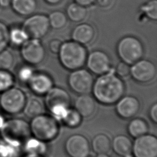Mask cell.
I'll use <instances>...</instances> for the list:
<instances>
[{"mask_svg":"<svg viewBox=\"0 0 157 157\" xmlns=\"http://www.w3.org/2000/svg\"><path fill=\"white\" fill-rule=\"evenodd\" d=\"M124 90V82L113 69L99 75L94 81L91 90L94 99L106 105L115 104L123 96Z\"/></svg>","mask_w":157,"mask_h":157,"instance_id":"cell-1","label":"cell"},{"mask_svg":"<svg viewBox=\"0 0 157 157\" xmlns=\"http://www.w3.org/2000/svg\"><path fill=\"white\" fill-rule=\"evenodd\" d=\"M58 54L61 65L71 71L82 68L86 63L88 55L84 45L74 40L62 43Z\"/></svg>","mask_w":157,"mask_h":157,"instance_id":"cell-2","label":"cell"},{"mask_svg":"<svg viewBox=\"0 0 157 157\" xmlns=\"http://www.w3.org/2000/svg\"><path fill=\"white\" fill-rule=\"evenodd\" d=\"M29 124L31 134L46 143L56 139L59 133V121L51 115H39L31 118Z\"/></svg>","mask_w":157,"mask_h":157,"instance_id":"cell-3","label":"cell"},{"mask_svg":"<svg viewBox=\"0 0 157 157\" xmlns=\"http://www.w3.org/2000/svg\"><path fill=\"white\" fill-rule=\"evenodd\" d=\"M71 97L68 92L58 86H53L44 95V104L51 115L61 121L70 107Z\"/></svg>","mask_w":157,"mask_h":157,"instance_id":"cell-4","label":"cell"},{"mask_svg":"<svg viewBox=\"0 0 157 157\" xmlns=\"http://www.w3.org/2000/svg\"><path fill=\"white\" fill-rule=\"evenodd\" d=\"M1 139L9 143L21 145L31 134L29 124L23 118L6 120L0 131Z\"/></svg>","mask_w":157,"mask_h":157,"instance_id":"cell-5","label":"cell"},{"mask_svg":"<svg viewBox=\"0 0 157 157\" xmlns=\"http://www.w3.org/2000/svg\"><path fill=\"white\" fill-rule=\"evenodd\" d=\"M117 52L121 61L131 66L142 59L144 49L142 43L138 38L128 36L119 40L117 46Z\"/></svg>","mask_w":157,"mask_h":157,"instance_id":"cell-6","label":"cell"},{"mask_svg":"<svg viewBox=\"0 0 157 157\" xmlns=\"http://www.w3.org/2000/svg\"><path fill=\"white\" fill-rule=\"evenodd\" d=\"M26 100L25 92L13 86L0 93V109L4 113L17 115L23 111Z\"/></svg>","mask_w":157,"mask_h":157,"instance_id":"cell-7","label":"cell"},{"mask_svg":"<svg viewBox=\"0 0 157 157\" xmlns=\"http://www.w3.org/2000/svg\"><path fill=\"white\" fill-rule=\"evenodd\" d=\"M21 27L29 39H36L45 36L50 28L48 17L42 13H33L28 16Z\"/></svg>","mask_w":157,"mask_h":157,"instance_id":"cell-8","label":"cell"},{"mask_svg":"<svg viewBox=\"0 0 157 157\" xmlns=\"http://www.w3.org/2000/svg\"><path fill=\"white\" fill-rule=\"evenodd\" d=\"M94 81L92 73L82 67L71 71L67 77L69 87L73 92L78 94L90 93L92 90Z\"/></svg>","mask_w":157,"mask_h":157,"instance_id":"cell-9","label":"cell"},{"mask_svg":"<svg viewBox=\"0 0 157 157\" xmlns=\"http://www.w3.org/2000/svg\"><path fill=\"white\" fill-rule=\"evenodd\" d=\"M20 53L23 60L28 64L35 66L45 59V50L40 39H28L20 47Z\"/></svg>","mask_w":157,"mask_h":157,"instance_id":"cell-10","label":"cell"},{"mask_svg":"<svg viewBox=\"0 0 157 157\" xmlns=\"http://www.w3.org/2000/svg\"><path fill=\"white\" fill-rule=\"evenodd\" d=\"M132 157H157V138L146 134L135 139L132 142Z\"/></svg>","mask_w":157,"mask_h":157,"instance_id":"cell-11","label":"cell"},{"mask_svg":"<svg viewBox=\"0 0 157 157\" xmlns=\"http://www.w3.org/2000/svg\"><path fill=\"white\" fill-rule=\"evenodd\" d=\"M156 67L150 60L140 59L130 66V75L137 82L147 83L156 76Z\"/></svg>","mask_w":157,"mask_h":157,"instance_id":"cell-12","label":"cell"},{"mask_svg":"<svg viewBox=\"0 0 157 157\" xmlns=\"http://www.w3.org/2000/svg\"><path fill=\"white\" fill-rule=\"evenodd\" d=\"M64 147L69 157H86L90 153L89 141L82 134H75L68 137Z\"/></svg>","mask_w":157,"mask_h":157,"instance_id":"cell-13","label":"cell"},{"mask_svg":"<svg viewBox=\"0 0 157 157\" xmlns=\"http://www.w3.org/2000/svg\"><path fill=\"white\" fill-rule=\"evenodd\" d=\"M86 64L88 71L97 75L104 74L112 69L109 56L102 50L91 52L87 55Z\"/></svg>","mask_w":157,"mask_h":157,"instance_id":"cell-14","label":"cell"},{"mask_svg":"<svg viewBox=\"0 0 157 157\" xmlns=\"http://www.w3.org/2000/svg\"><path fill=\"white\" fill-rule=\"evenodd\" d=\"M115 104L117 114L123 119L132 118L140 109L139 101L134 96H123Z\"/></svg>","mask_w":157,"mask_h":157,"instance_id":"cell-15","label":"cell"},{"mask_svg":"<svg viewBox=\"0 0 157 157\" xmlns=\"http://www.w3.org/2000/svg\"><path fill=\"white\" fill-rule=\"evenodd\" d=\"M26 85L36 95L44 96L53 86V82L47 74L34 72Z\"/></svg>","mask_w":157,"mask_h":157,"instance_id":"cell-16","label":"cell"},{"mask_svg":"<svg viewBox=\"0 0 157 157\" xmlns=\"http://www.w3.org/2000/svg\"><path fill=\"white\" fill-rule=\"evenodd\" d=\"M94 36V28L91 25L86 23L77 25L71 33L72 40L83 45L91 43L93 40Z\"/></svg>","mask_w":157,"mask_h":157,"instance_id":"cell-17","label":"cell"},{"mask_svg":"<svg viewBox=\"0 0 157 157\" xmlns=\"http://www.w3.org/2000/svg\"><path fill=\"white\" fill-rule=\"evenodd\" d=\"M95 99L88 94H79L74 102V109L82 118H89L93 115L96 109Z\"/></svg>","mask_w":157,"mask_h":157,"instance_id":"cell-18","label":"cell"},{"mask_svg":"<svg viewBox=\"0 0 157 157\" xmlns=\"http://www.w3.org/2000/svg\"><path fill=\"white\" fill-rule=\"evenodd\" d=\"M132 142L125 135L116 136L111 142V148L113 152L120 157H132Z\"/></svg>","mask_w":157,"mask_h":157,"instance_id":"cell-19","label":"cell"},{"mask_svg":"<svg viewBox=\"0 0 157 157\" xmlns=\"http://www.w3.org/2000/svg\"><path fill=\"white\" fill-rule=\"evenodd\" d=\"M22 151L25 154L44 157L47 153L48 147L46 142L29 137L22 144Z\"/></svg>","mask_w":157,"mask_h":157,"instance_id":"cell-20","label":"cell"},{"mask_svg":"<svg viewBox=\"0 0 157 157\" xmlns=\"http://www.w3.org/2000/svg\"><path fill=\"white\" fill-rule=\"evenodd\" d=\"M37 6L36 0H11L10 6L15 13L23 17L33 14Z\"/></svg>","mask_w":157,"mask_h":157,"instance_id":"cell-21","label":"cell"},{"mask_svg":"<svg viewBox=\"0 0 157 157\" xmlns=\"http://www.w3.org/2000/svg\"><path fill=\"white\" fill-rule=\"evenodd\" d=\"M91 148L97 155L107 154L111 149V140L106 134H98L91 140Z\"/></svg>","mask_w":157,"mask_h":157,"instance_id":"cell-22","label":"cell"},{"mask_svg":"<svg viewBox=\"0 0 157 157\" xmlns=\"http://www.w3.org/2000/svg\"><path fill=\"white\" fill-rule=\"evenodd\" d=\"M127 131L130 136L136 139L147 134L148 131V123L141 118H132L127 126Z\"/></svg>","mask_w":157,"mask_h":157,"instance_id":"cell-23","label":"cell"},{"mask_svg":"<svg viewBox=\"0 0 157 157\" xmlns=\"http://www.w3.org/2000/svg\"><path fill=\"white\" fill-rule=\"evenodd\" d=\"M67 18L74 23L83 21L87 15L86 7L74 2L69 4L66 10Z\"/></svg>","mask_w":157,"mask_h":157,"instance_id":"cell-24","label":"cell"},{"mask_svg":"<svg viewBox=\"0 0 157 157\" xmlns=\"http://www.w3.org/2000/svg\"><path fill=\"white\" fill-rule=\"evenodd\" d=\"M23 112L26 117L33 118L43 113L44 105L37 98H32L26 100Z\"/></svg>","mask_w":157,"mask_h":157,"instance_id":"cell-25","label":"cell"},{"mask_svg":"<svg viewBox=\"0 0 157 157\" xmlns=\"http://www.w3.org/2000/svg\"><path fill=\"white\" fill-rule=\"evenodd\" d=\"M28 39L21 27H9V45L20 47Z\"/></svg>","mask_w":157,"mask_h":157,"instance_id":"cell-26","label":"cell"},{"mask_svg":"<svg viewBox=\"0 0 157 157\" xmlns=\"http://www.w3.org/2000/svg\"><path fill=\"white\" fill-rule=\"evenodd\" d=\"M22 146L0 140V157H20Z\"/></svg>","mask_w":157,"mask_h":157,"instance_id":"cell-27","label":"cell"},{"mask_svg":"<svg viewBox=\"0 0 157 157\" xmlns=\"http://www.w3.org/2000/svg\"><path fill=\"white\" fill-rule=\"evenodd\" d=\"M61 121L66 126L70 128H75L81 124L82 117L74 108L69 107Z\"/></svg>","mask_w":157,"mask_h":157,"instance_id":"cell-28","label":"cell"},{"mask_svg":"<svg viewBox=\"0 0 157 157\" xmlns=\"http://www.w3.org/2000/svg\"><path fill=\"white\" fill-rule=\"evenodd\" d=\"M50 26L55 29H59L64 28L67 21L66 15L59 10L53 11L48 17Z\"/></svg>","mask_w":157,"mask_h":157,"instance_id":"cell-29","label":"cell"},{"mask_svg":"<svg viewBox=\"0 0 157 157\" xmlns=\"http://www.w3.org/2000/svg\"><path fill=\"white\" fill-rule=\"evenodd\" d=\"M34 72L31 65L26 63L25 64L20 65L17 68L15 77V79H17L20 82L27 84Z\"/></svg>","mask_w":157,"mask_h":157,"instance_id":"cell-30","label":"cell"},{"mask_svg":"<svg viewBox=\"0 0 157 157\" xmlns=\"http://www.w3.org/2000/svg\"><path fill=\"white\" fill-rule=\"evenodd\" d=\"M15 75L9 70L0 69V93L14 86Z\"/></svg>","mask_w":157,"mask_h":157,"instance_id":"cell-31","label":"cell"},{"mask_svg":"<svg viewBox=\"0 0 157 157\" xmlns=\"http://www.w3.org/2000/svg\"><path fill=\"white\" fill-rule=\"evenodd\" d=\"M140 10L150 20H157V0H150L143 4Z\"/></svg>","mask_w":157,"mask_h":157,"instance_id":"cell-32","label":"cell"},{"mask_svg":"<svg viewBox=\"0 0 157 157\" xmlns=\"http://www.w3.org/2000/svg\"><path fill=\"white\" fill-rule=\"evenodd\" d=\"M15 58L11 51L7 48L0 52V69L9 70L14 63Z\"/></svg>","mask_w":157,"mask_h":157,"instance_id":"cell-33","label":"cell"},{"mask_svg":"<svg viewBox=\"0 0 157 157\" xmlns=\"http://www.w3.org/2000/svg\"><path fill=\"white\" fill-rule=\"evenodd\" d=\"M9 45V27L0 20V52L7 48Z\"/></svg>","mask_w":157,"mask_h":157,"instance_id":"cell-34","label":"cell"},{"mask_svg":"<svg viewBox=\"0 0 157 157\" xmlns=\"http://www.w3.org/2000/svg\"><path fill=\"white\" fill-rule=\"evenodd\" d=\"M114 71L119 77H126L130 75V65L124 62L120 61L117 64Z\"/></svg>","mask_w":157,"mask_h":157,"instance_id":"cell-35","label":"cell"},{"mask_svg":"<svg viewBox=\"0 0 157 157\" xmlns=\"http://www.w3.org/2000/svg\"><path fill=\"white\" fill-rule=\"evenodd\" d=\"M62 42L58 39H52L48 43V48L52 53L58 54L62 45Z\"/></svg>","mask_w":157,"mask_h":157,"instance_id":"cell-36","label":"cell"},{"mask_svg":"<svg viewBox=\"0 0 157 157\" xmlns=\"http://www.w3.org/2000/svg\"><path fill=\"white\" fill-rule=\"evenodd\" d=\"M148 114L151 121L156 124L157 123V104L156 102L150 107Z\"/></svg>","mask_w":157,"mask_h":157,"instance_id":"cell-37","label":"cell"},{"mask_svg":"<svg viewBox=\"0 0 157 157\" xmlns=\"http://www.w3.org/2000/svg\"><path fill=\"white\" fill-rule=\"evenodd\" d=\"M98 5L101 8L109 7L113 2V0H96Z\"/></svg>","mask_w":157,"mask_h":157,"instance_id":"cell-38","label":"cell"},{"mask_svg":"<svg viewBox=\"0 0 157 157\" xmlns=\"http://www.w3.org/2000/svg\"><path fill=\"white\" fill-rule=\"evenodd\" d=\"M74 1L77 4H80L85 7L91 6L96 2V0H74Z\"/></svg>","mask_w":157,"mask_h":157,"instance_id":"cell-39","label":"cell"},{"mask_svg":"<svg viewBox=\"0 0 157 157\" xmlns=\"http://www.w3.org/2000/svg\"><path fill=\"white\" fill-rule=\"evenodd\" d=\"M11 0H0V7L7 8L10 6Z\"/></svg>","mask_w":157,"mask_h":157,"instance_id":"cell-40","label":"cell"},{"mask_svg":"<svg viewBox=\"0 0 157 157\" xmlns=\"http://www.w3.org/2000/svg\"><path fill=\"white\" fill-rule=\"evenodd\" d=\"M6 120L4 116L3 115V114L1 112H0V131H1V128H2Z\"/></svg>","mask_w":157,"mask_h":157,"instance_id":"cell-41","label":"cell"},{"mask_svg":"<svg viewBox=\"0 0 157 157\" xmlns=\"http://www.w3.org/2000/svg\"><path fill=\"white\" fill-rule=\"evenodd\" d=\"M47 3L51 5H56L59 4L62 0H44Z\"/></svg>","mask_w":157,"mask_h":157,"instance_id":"cell-42","label":"cell"},{"mask_svg":"<svg viewBox=\"0 0 157 157\" xmlns=\"http://www.w3.org/2000/svg\"><path fill=\"white\" fill-rule=\"evenodd\" d=\"M95 157H110L107 154H100V155H97Z\"/></svg>","mask_w":157,"mask_h":157,"instance_id":"cell-43","label":"cell"},{"mask_svg":"<svg viewBox=\"0 0 157 157\" xmlns=\"http://www.w3.org/2000/svg\"><path fill=\"white\" fill-rule=\"evenodd\" d=\"M22 157H40V156H34V155H28V154H25V155L23 156Z\"/></svg>","mask_w":157,"mask_h":157,"instance_id":"cell-44","label":"cell"},{"mask_svg":"<svg viewBox=\"0 0 157 157\" xmlns=\"http://www.w3.org/2000/svg\"><path fill=\"white\" fill-rule=\"evenodd\" d=\"M86 157H94V156H93L91 155L90 154V155H88L87 156H86Z\"/></svg>","mask_w":157,"mask_h":157,"instance_id":"cell-45","label":"cell"}]
</instances>
